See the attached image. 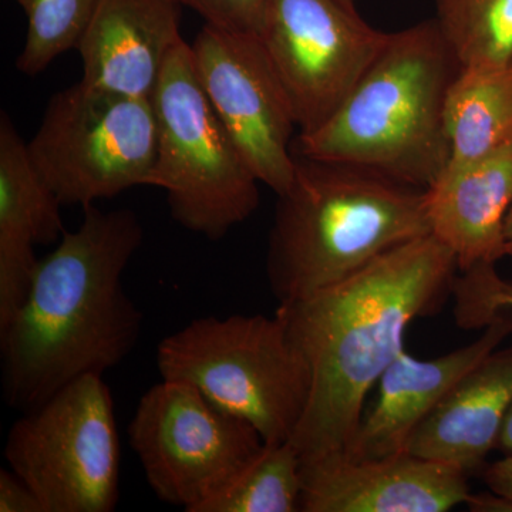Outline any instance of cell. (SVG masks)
<instances>
[{
  "label": "cell",
  "mask_w": 512,
  "mask_h": 512,
  "mask_svg": "<svg viewBox=\"0 0 512 512\" xmlns=\"http://www.w3.org/2000/svg\"><path fill=\"white\" fill-rule=\"evenodd\" d=\"M456 255L434 235L386 252L339 284L279 303L289 338L311 370V393L293 447L302 463L348 457L367 394L406 348L413 320L453 289Z\"/></svg>",
  "instance_id": "1"
},
{
  "label": "cell",
  "mask_w": 512,
  "mask_h": 512,
  "mask_svg": "<svg viewBox=\"0 0 512 512\" xmlns=\"http://www.w3.org/2000/svg\"><path fill=\"white\" fill-rule=\"evenodd\" d=\"M136 212L90 205L76 231L40 259L25 301L0 328L8 406L35 409L66 384L103 376L136 348L143 313L123 285L143 245Z\"/></svg>",
  "instance_id": "2"
},
{
  "label": "cell",
  "mask_w": 512,
  "mask_h": 512,
  "mask_svg": "<svg viewBox=\"0 0 512 512\" xmlns=\"http://www.w3.org/2000/svg\"><path fill=\"white\" fill-rule=\"evenodd\" d=\"M430 234L426 190L295 154V175L269 232L268 284L279 303L301 301Z\"/></svg>",
  "instance_id": "3"
},
{
  "label": "cell",
  "mask_w": 512,
  "mask_h": 512,
  "mask_svg": "<svg viewBox=\"0 0 512 512\" xmlns=\"http://www.w3.org/2000/svg\"><path fill=\"white\" fill-rule=\"evenodd\" d=\"M460 69L434 18L389 33L339 109L298 134L293 153L429 190L450 163L446 101Z\"/></svg>",
  "instance_id": "4"
},
{
  "label": "cell",
  "mask_w": 512,
  "mask_h": 512,
  "mask_svg": "<svg viewBox=\"0 0 512 512\" xmlns=\"http://www.w3.org/2000/svg\"><path fill=\"white\" fill-rule=\"evenodd\" d=\"M156 360L161 379L191 384L265 443L291 440L308 406L311 370L278 313L192 320L161 340Z\"/></svg>",
  "instance_id": "5"
},
{
  "label": "cell",
  "mask_w": 512,
  "mask_h": 512,
  "mask_svg": "<svg viewBox=\"0 0 512 512\" xmlns=\"http://www.w3.org/2000/svg\"><path fill=\"white\" fill-rule=\"evenodd\" d=\"M157 157L153 187L167 194L181 227L224 238L259 207V180L202 89L185 40L165 63L154 93Z\"/></svg>",
  "instance_id": "6"
},
{
  "label": "cell",
  "mask_w": 512,
  "mask_h": 512,
  "mask_svg": "<svg viewBox=\"0 0 512 512\" xmlns=\"http://www.w3.org/2000/svg\"><path fill=\"white\" fill-rule=\"evenodd\" d=\"M28 148L63 205L86 208L130 188L153 187V101L107 92L80 80L50 99Z\"/></svg>",
  "instance_id": "7"
},
{
  "label": "cell",
  "mask_w": 512,
  "mask_h": 512,
  "mask_svg": "<svg viewBox=\"0 0 512 512\" xmlns=\"http://www.w3.org/2000/svg\"><path fill=\"white\" fill-rule=\"evenodd\" d=\"M5 457L45 512L116 510L121 448L103 376L79 377L28 410L9 431Z\"/></svg>",
  "instance_id": "8"
},
{
  "label": "cell",
  "mask_w": 512,
  "mask_h": 512,
  "mask_svg": "<svg viewBox=\"0 0 512 512\" xmlns=\"http://www.w3.org/2000/svg\"><path fill=\"white\" fill-rule=\"evenodd\" d=\"M127 433L151 490L187 512H200L265 444L247 421L178 380L143 394Z\"/></svg>",
  "instance_id": "9"
},
{
  "label": "cell",
  "mask_w": 512,
  "mask_h": 512,
  "mask_svg": "<svg viewBox=\"0 0 512 512\" xmlns=\"http://www.w3.org/2000/svg\"><path fill=\"white\" fill-rule=\"evenodd\" d=\"M258 36L308 134L339 109L389 33L369 25L355 0H268Z\"/></svg>",
  "instance_id": "10"
},
{
  "label": "cell",
  "mask_w": 512,
  "mask_h": 512,
  "mask_svg": "<svg viewBox=\"0 0 512 512\" xmlns=\"http://www.w3.org/2000/svg\"><path fill=\"white\" fill-rule=\"evenodd\" d=\"M198 79L259 183L285 194L298 130L285 89L254 33L205 25L191 45Z\"/></svg>",
  "instance_id": "11"
},
{
  "label": "cell",
  "mask_w": 512,
  "mask_h": 512,
  "mask_svg": "<svg viewBox=\"0 0 512 512\" xmlns=\"http://www.w3.org/2000/svg\"><path fill=\"white\" fill-rule=\"evenodd\" d=\"M460 468L410 451L302 463V512H446L466 503Z\"/></svg>",
  "instance_id": "12"
},
{
  "label": "cell",
  "mask_w": 512,
  "mask_h": 512,
  "mask_svg": "<svg viewBox=\"0 0 512 512\" xmlns=\"http://www.w3.org/2000/svg\"><path fill=\"white\" fill-rule=\"evenodd\" d=\"M177 0H101L77 50L83 82L153 99L168 57L183 42Z\"/></svg>",
  "instance_id": "13"
},
{
  "label": "cell",
  "mask_w": 512,
  "mask_h": 512,
  "mask_svg": "<svg viewBox=\"0 0 512 512\" xmlns=\"http://www.w3.org/2000/svg\"><path fill=\"white\" fill-rule=\"evenodd\" d=\"M512 335V313L485 326L470 345L434 359H419L406 350L377 382L375 406L363 416L349 460H366L407 451L417 427L454 384Z\"/></svg>",
  "instance_id": "14"
},
{
  "label": "cell",
  "mask_w": 512,
  "mask_h": 512,
  "mask_svg": "<svg viewBox=\"0 0 512 512\" xmlns=\"http://www.w3.org/2000/svg\"><path fill=\"white\" fill-rule=\"evenodd\" d=\"M62 202L30 157L28 141L0 116V328L28 295L40 259L36 245L63 237Z\"/></svg>",
  "instance_id": "15"
},
{
  "label": "cell",
  "mask_w": 512,
  "mask_h": 512,
  "mask_svg": "<svg viewBox=\"0 0 512 512\" xmlns=\"http://www.w3.org/2000/svg\"><path fill=\"white\" fill-rule=\"evenodd\" d=\"M431 235L456 255L458 271L505 256L504 220L512 205V141L466 163H448L429 190Z\"/></svg>",
  "instance_id": "16"
},
{
  "label": "cell",
  "mask_w": 512,
  "mask_h": 512,
  "mask_svg": "<svg viewBox=\"0 0 512 512\" xmlns=\"http://www.w3.org/2000/svg\"><path fill=\"white\" fill-rule=\"evenodd\" d=\"M512 406V348L495 349L461 377L414 431L407 451L471 476L497 450Z\"/></svg>",
  "instance_id": "17"
},
{
  "label": "cell",
  "mask_w": 512,
  "mask_h": 512,
  "mask_svg": "<svg viewBox=\"0 0 512 512\" xmlns=\"http://www.w3.org/2000/svg\"><path fill=\"white\" fill-rule=\"evenodd\" d=\"M450 163H466L512 141V60L461 66L446 101Z\"/></svg>",
  "instance_id": "18"
},
{
  "label": "cell",
  "mask_w": 512,
  "mask_h": 512,
  "mask_svg": "<svg viewBox=\"0 0 512 512\" xmlns=\"http://www.w3.org/2000/svg\"><path fill=\"white\" fill-rule=\"evenodd\" d=\"M302 458L291 441L265 443L256 456L200 512L301 511Z\"/></svg>",
  "instance_id": "19"
},
{
  "label": "cell",
  "mask_w": 512,
  "mask_h": 512,
  "mask_svg": "<svg viewBox=\"0 0 512 512\" xmlns=\"http://www.w3.org/2000/svg\"><path fill=\"white\" fill-rule=\"evenodd\" d=\"M434 20L461 66L512 60V0H436Z\"/></svg>",
  "instance_id": "20"
},
{
  "label": "cell",
  "mask_w": 512,
  "mask_h": 512,
  "mask_svg": "<svg viewBox=\"0 0 512 512\" xmlns=\"http://www.w3.org/2000/svg\"><path fill=\"white\" fill-rule=\"evenodd\" d=\"M28 19L16 69L26 76L45 72L57 57L77 49L101 0H15Z\"/></svg>",
  "instance_id": "21"
},
{
  "label": "cell",
  "mask_w": 512,
  "mask_h": 512,
  "mask_svg": "<svg viewBox=\"0 0 512 512\" xmlns=\"http://www.w3.org/2000/svg\"><path fill=\"white\" fill-rule=\"evenodd\" d=\"M461 274L456 275L451 289L460 328H485L505 313H512V284L497 274L495 264L474 265Z\"/></svg>",
  "instance_id": "22"
},
{
  "label": "cell",
  "mask_w": 512,
  "mask_h": 512,
  "mask_svg": "<svg viewBox=\"0 0 512 512\" xmlns=\"http://www.w3.org/2000/svg\"><path fill=\"white\" fill-rule=\"evenodd\" d=\"M205 20V25L259 35L268 0H177Z\"/></svg>",
  "instance_id": "23"
},
{
  "label": "cell",
  "mask_w": 512,
  "mask_h": 512,
  "mask_svg": "<svg viewBox=\"0 0 512 512\" xmlns=\"http://www.w3.org/2000/svg\"><path fill=\"white\" fill-rule=\"evenodd\" d=\"M0 512H45L39 498L12 470H0Z\"/></svg>",
  "instance_id": "24"
},
{
  "label": "cell",
  "mask_w": 512,
  "mask_h": 512,
  "mask_svg": "<svg viewBox=\"0 0 512 512\" xmlns=\"http://www.w3.org/2000/svg\"><path fill=\"white\" fill-rule=\"evenodd\" d=\"M484 480L491 491L512 500V454L485 467Z\"/></svg>",
  "instance_id": "25"
},
{
  "label": "cell",
  "mask_w": 512,
  "mask_h": 512,
  "mask_svg": "<svg viewBox=\"0 0 512 512\" xmlns=\"http://www.w3.org/2000/svg\"><path fill=\"white\" fill-rule=\"evenodd\" d=\"M464 504L473 512H512V500L491 490L490 493H470Z\"/></svg>",
  "instance_id": "26"
},
{
  "label": "cell",
  "mask_w": 512,
  "mask_h": 512,
  "mask_svg": "<svg viewBox=\"0 0 512 512\" xmlns=\"http://www.w3.org/2000/svg\"><path fill=\"white\" fill-rule=\"evenodd\" d=\"M497 450L504 456L512 454V406L505 419L503 431H501L500 440H498Z\"/></svg>",
  "instance_id": "27"
},
{
  "label": "cell",
  "mask_w": 512,
  "mask_h": 512,
  "mask_svg": "<svg viewBox=\"0 0 512 512\" xmlns=\"http://www.w3.org/2000/svg\"><path fill=\"white\" fill-rule=\"evenodd\" d=\"M504 249L505 256H510L512 259V205L505 215L504 220Z\"/></svg>",
  "instance_id": "28"
}]
</instances>
